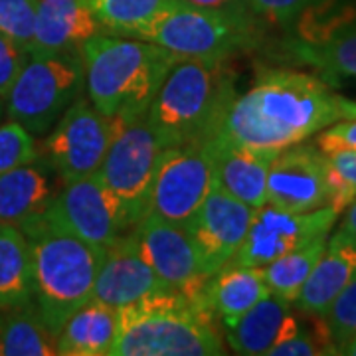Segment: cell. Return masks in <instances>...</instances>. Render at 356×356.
<instances>
[{
	"label": "cell",
	"instance_id": "obj_26",
	"mask_svg": "<svg viewBox=\"0 0 356 356\" xmlns=\"http://www.w3.org/2000/svg\"><path fill=\"white\" fill-rule=\"evenodd\" d=\"M56 355V337L40 318L36 303L0 309V356Z\"/></svg>",
	"mask_w": 356,
	"mask_h": 356
},
{
	"label": "cell",
	"instance_id": "obj_37",
	"mask_svg": "<svg viewBox=\"0 0 356 356\" xmlns=\"http://www.w3.org/2000/svg\"><path fill=\"white\" fill-rule=\"evenodd\" d=\"M339 228L344 229L346 234H350L353 238H356V198L346 206L343 222H341V226H339Z\"/></svg>",
	"mask_w": 356,
	"mask_h": 356
},
{
	"label": "cell",
	"instance_id": "obj_4",
	"mask_svg": "<svg viewBox=\"0 0 356 356\" xmlns=\"http://www.w3.org/2000/svg\"><path fill=\"white\" fill-rule=\"evenodd\" d=\"M226 353L206 299L163 289L119 309L109 356H220Z\"/></svg>",
	"mask_w": 356,
	"mask_h": 356
},
{
	"label": "cell",
	"instance_id": "obj_17",
	"mask_svg": "<svg viewBox=\"0 0 356 356\" xmlns=\"http://www.w3.org/2000/svg\"><path fill=\"white\" fill-rule=\"evenodd\" d=\"M212 154L214 182L252 208L267 202V172L280 151L259 149L214 135L206 140Z\"/></svg>",
	"mask_w": 356,
	"mask_h": 356
},
{
	"label": "cell",
	"instance_id": "obj_39",
	"mask_svg": "<svg viewBox=\"0 0 356 356\" xmlns=\"http://www.w3.org/2000/svg\"><path fill=\"white\" fill-rule=\"evenodd\" d=\"M2 115H4V102L0 99V121H2Z\"/></svg>",
	"mask_w": 356,
	"mask_h": 356
},
{
	"label": "cell",
	"instance_id": "obj_34",
	"mask_svg": "<svg viewBox=\"0 0 356 356\" xmlns=\"http://www.w3.org/2000/svg\"><path fill=\"white\" fill-rule=\"evenodd\" d=\"M311 0H248L252 13L269 24H289Z\"/></svg>",
	"mask_w": 356,
	"mask_h": 356
},
{
	"label": "cell",
	"instance_id": "obj_35",
	"mask_svg": "<svg viewBox=\"0 0 356 356\" xmlns=\"http://www.w3.org/2000/svg\"><path fill=\"white\" fill-rule=\"evenodd\" d=\"M317 147L321 151L337 149V147L356 151V117L337 121L331 127L323 129L317 139Z\"/></svg>",
	"mask_w": 356,
	"mask_h": 356
},
{
	"label": "cell",
	"instance_id": "obj_23",
	"mask_svg": "<svg viewBox=\"0 0 356 356\" xmlns=\"http://www.w3.org/2000/svg\"><path fill=\"white\" fill-rule=\"evenodd\" d=\"M119 334V309L91 299L56 334V355L109 356Z\"/></svg>",
	"mask_w": 356,
	"mask_h": 356
},
{
	"label": "cell",
	"instance_id": "obj_6",
	"mask_svg": "<svg viewBox=\"0 0 356 356\" xmlns=\"http://www.w3.org/2000/svg\"><path fill=\"white\" fill-rule=\"evenodd\" d=\"M175 54L178 60L228 62L261 38V20L250 8L210 10L168 0L135 36Z\"/></svg>",
	"mask_w": 356,
	"mask_h": 356
},
{
	"label": "cell",
	"instance_id": "obj_29",
	"mask_svg": "<svg viewBox=\"0 0 356 356\" xmlns=\"http://www.w3.org/2000/svg\"><path fill=\"white\" fill-rule=\"evenodd\" d=\"M329 166V178H331L332 210L341 216L346 206L356 198V151L353 149H327L323 151Z\"/></svg>",
	"mask_w": 356,
	"mask_h": 356
},
{
	"label": "cell",
	"instance_id": "obj_20",
	"mask_svg": "<svg viewBox=\"0 0 356 356\" xmlns=\"http://www.w3.org/2000/svg\"><path fill=\"white\" fill-rule=\"evenodd\" d=\"M58 178L46 156L14 166L0 175V224L20 226L44 212L58 194Z\"/></svg>",
	"mask_w": 356,
	"mask_h": 356
},
{
	"label": "cell",
	"instance_id": "obj_24",
	"mask_svg": "<svg viewBox=\"0 0 356 356\" xmlns=\"http://www.w3.org/2000/svg\"><path fill=\"white\" fill-rule=\"evenodd\" d=\"M269 295L264 267L229 261L214 273L204 289V299L222 323L242 317L255 303Z\"/></svg>",
	"mask_w": 356,
	"mask_h": 356
},
{
	"label": "cell",
	"instance_id": "obj_38",
	"mask_svg": "<svg viewBox=\"0 0 356 356\" xmlns=\"http://www.w3.org/2000/svg\"><path fill=\"white\" fill-rule=\"evenodd\" d=\"M341 355H348V356H356V337H353L348 343L344 344V348L341 350Z\"/></svg>",
	"mask_w": 356,
	"mask_h": 356
},
{
	"label": "cell",
	"instance_id": "obj_21",
	"mask_svg": "<svg viewBox=\"0 0 356 356\" xmlns=\"http://www.w3.org/2000/svg\"><path fill=\"white\" fill-rule=\"evenodd\" d=\"M102 26L83 0H36V24L30 56L79 51Z\"/></svg>",
	"mask_w": 356,
	"mask_h": 356
},
{
	"label": "cell",
	"instance_id": "obj_11",
	"mask_svg": "<svg viewBox=\"0 0 356 356\" xmlns=\"http://www.w3.org/2000/svg\"><path fill=\"white\" fill-rule=\"evenodd\" d=\"M337 220L339 214L331 206H323L311 212H287L266 202L254 210L250 229L232 261L266 267L273 259L317 236H329Z\"/></svg>",
	"mask_w": 356,
	"mask_h": 356
},
{
	"label": "cell",
	"instance_id": "obj_1",
	"mask_svg": "<svg viewBox=\"0 0 356 356\" xmlns=\"http://www.w3.org/2000/svg\"><path fill=\"white\" fill-rule=\"evenodd\" d=\"M350 117H356V102L339 95L323 77L271 67L234 97L216 135L281 151Z\"/></svg>",
	"mask_w": 356,
	"mask_h": 356
},
{
	"label": "cell",
	"instance_id": "obj_13",
	"mask_svg": "<svg viewBox=\"0 0 356 356\" xmlns=\"http://www.w3.org/2000/svg\"><path fill=\"white\" fill-rule=\"evenodd\" d=\"M332 198L329 166L317 143H295L275 154L267 172V202L287 212H311Z\"/></svg>",
	"mask_w": 356,
	"mask_h": 356
},
{
	"label": "cell",
	"instance_id": "obj_19",
	"mask_svg": "<svg viewBox=\"0 0 356 356\" xmlns=\"http://www.w3.org/2000/svg\"><path fill=\"white\" fill-rule=\"evenodd\" d=\"M356 277V238L344 229L329 234L325 252L318 257L305 285L295 297L293 305L303 315L323 317L334 297Z\"/></svg>",
	"mask_w": 356,
	"mask_h": 356
},
{
	"label": "cell",
	"instance_id": "obj_14",
	"mask_svg": "<svg viewBox=\"0 0 356 356\" xmlns=\"http://www.w3.org/2000/svg\"><path fill=\"white\" fill-rule=\"evenodd\" d=\"M254 210L212 182L200 208L184 224L210 277L234 259L250 229Z\"/></svg>",
	"mask_w": 356,
	"mask_h": 356
},
{
	"label": "cell",
	"instance_id": "obj_8",
	"mask_svg": "<svg viewBox=\"0 0 356 356\" xmlns=\"http://www.w3.org/2000/svg\"><path fill=\"white\" fill-rule=\"evenodd\" d=\"M113 139L97 170V177L119 202L129 229L147 214L154 168L163 145L159 143L147 119L117 123Z\"/></svg>",
	"mask_w": 356,
	"mask_h": 356
},
{
	"label": "cell",
	"instance_id": "obj_30",
	"mask_svg": "<svg viewBox=\"0 0 356 356\" xmlns=\"http://www.w3.org/2000/svg\"><path fill=\"white\" fill-rule=\"evenodd\" d=\"M321 321L337 348V355H341L344 344L356 337V277L334 297Z\"/></svg>",
	"mask_w": 356,
	"mask_h": 356
},
{
	"label": "cell",
	"instance_id": "obj_33",
	"mask_svg": "<svg viewBox=\"0 0 356 356\" xmlns=\"http://www.w3.org/2000/svg\"><path fill=\"white\" fill-rule=\"evenodd\" d=\"M30 60V51L0 34V99L4 102L18 74Z\"/></svg>",
	"mask_w": 356,
	"mask_h": 356
},
{
	"label": "cell",
	"instance_id": "obj_7",
	"mask_svg": "<svg viewBox=\"0 0 356 356\" xmlns=\"http://www.w3.org/2000/svg\"><path fill=\"white\" fill-rule=\"evenodd\" d=\"M86 88L79 51L30 56L4 99V115L30 135H46Z\"/></svg>",
	"mask_w": 356,
	"mask_h": 356
},
{
	"label": "cell",
	"instance_id": "obj_5",
	"mask_svg": "<svg viewBox=\"0 0 356 356\" xmlns=\"http://www.w3.org/2000/svg\"><path fill=\"white\" fill-rule=\"evenodd\" d=\"M236 95V76L228 62L178 60L145 119L163 149L204 143L220 131Z\"/></svg>",
	"mask_w": 356,
	"mask_h": 356
},
{
	"label": "cell",
	"instance_id": "obj_16",
	"mask_svg": "<svg viewBox=\"0 0 356 356\" xmlns=\"http://www.w3.org/2000/svg\"><path fill=\"white\" fill-rule=\"evenodd\" d=\"M163 289V281L140 255L135 234L129 229L103 250L91 299L121 309Z\"/></svg>",
	"mask_w": 356,
	"mask_h": 356
},
{
	"label": "cell",
	"instance_id": "obj_25",
	"mask_svg": "<svg viewBox=\"0 0 356 356\" xmlns=\"http://www.w3.org/2000/svg\"><path fill=\"white\" fill-rule=\"evenodd\" d=\"M32 303L34 277L28 242L18 226L0 224V309Z\"/></svg>",
	"mask_w": 356,
	"mask_h": 356
},
{
	"label": "cell",
	"instance_id": "obj_2",
	"mask_svg": "<svg viewBox=\"0 0 356 356\" xmlns=\"http://www.w3.org/2000/svg\"><path fill=\"white\" fill-rule=\"evenodd\" d=\"M18 228L32 259L34 303L46 329L56 337L65 321L91 301L103 250L76 236L50 206Z\"/></svg>",
	"mask_w": 356,
	"mask_h": 356
},
{
	"label": "cell",
	"instance_id": "obj_22",
	"mask_svg": "<svg viewBox=\"0 0 356 356\" xmlns=\"http://www.w3.org/2000/svg\"><path fill=\"white\" fill-rule=\"evenodd\" d=\"M283 50L293 62L313 67L325 81L356 77V22L337 26L325 34L285 40Z\"/></svg>",
	"mask_w": 356,
	"mask_h": 356
},
{
	"label": "cell",
	"instance_id": "obj_9",
	"mask_svg": "<svg viewBox=\"0 0 356 356\" xmlns=\"http://www.w3.org/2000/svg\"><path fill=\"white\" fill-rule=\"evenodd\" d=\"M214 182L208 143L165 147L154 168L147 214L184 226L204 202Z\"/></svg>",
	"mask_w": 356,
	"mask_h": 356
},
{
	"label": "cell",
	"instance_id": "obj_12",
	"mask_svg": "<svg viewBox=\"0 0 356 356\" xmlns=\"http://www.w3.org/2000/svg\"><path fill=\"white\" fill-rule=\"evenodd\" d=\"M131 229L140 255L166 289L202 297L210 275L204 271L198 248L184 226L145 214Z\"/></svg>",
	"mask_w": 356,
	"mask_h": 356
},
{
	"label": "cell",
	"instance_id": "obj_15",
	"mask_svg": "<svg viewBox=\"0 0 356 356\" xmlns=\"http://www.w3.org/2000/svg\"><path fill=\"white\" fill-rule=\"evenodd\" d=\"M50 210L81 240L105 250L121 234L129 232L123 210L115 196L95 175L62 184Z\"/></svg>",
	"mask_w": 356,
	"mask_h": 356
},
{
	"label": "cell",
	"instance_id": "obj_36",
	"mask_svg": "<svg viewBox=\"0 0 356 356\" xmlns=\"http://www.w3.org/2000/svg\"><path fill=\"white\" fill-rule=\"evenodd\" d=\"M178 2L188 4V6H196V8H210V10H242V8H250L248 0H178Z\"/></svg>",
	"mask_w": 356,
	"mask_h": 356
},
{
	"label": "cell",
	"instance_id": "obj_27",
	"mask_svg": "<svg viewBox=\"0 0 356 356\" xmlns=\"http://www.w3.org/2000/svg\"><path fill=\"white\" fill-rule=\"evenodd\" d=\"M329 236H317L303 245L283 254L277 259L264 267L269 293L283 297L287 301H295L301 287L305 285L307 277L311 275L313 267L317 266L318 257L325 252Z\"/></svg>",
	"mask_w": 356,
	"mask_h": 356
},
{
	"label": "cell",
	"instance_id": "obj_10",
	"mask_svg": "<svg viewBox=\"0 0 356 356\" xmlns=\"http://www.w3.org/2000/svg\"><path fill=\"white\" fill-rule=\"evenodd\" d=\"M113 119L102 115L88 97H77L50 129L44 151L62 184L99 170L113 139Z\"/></svg>",
	"mask_w": 356,
	"mask_h": 356
},
{
	"label": "cell",
	"instance_id": "obj_32",
	"mask_svg": "<svg viewBox=\"0 0 356 356\" xmlns=\"http://www.w3.org/2000/svg\"><path fill=\"white\" fill-rule=\"evenodd\" d=\"M38 154L40 149L34 135H30L24 127H20L14 121H0V175L14 166L34 161Z\"/></svg>",
	"mask_w": 356,
	"mask_h": 356
},
{
	"label": "cell",
	"instance_id": "obj_31",
	"mask_svg": "<svg viewBox=\"0 0 356 356\" xmlns=\"http://www.w3.org/2000/svg\"><path fill=\"white\" fill-rule=\"evenodd\" d=\"M36 24V0H0V34L32 50Z\"/></svg>",
	"mask_w": 356,
	"mask_h": 356
},
{
	"label": "cell",
	"instance_id": "obj_18",
	"mask_svg": "<svg viewBox=\"0 0 356 356\" xmlns=\"http://www.w3.org/2000/svg\"><path fill=\"white\" fill-rule=\"evenodd\" d=\"M291 305V301L269 293L242 317L222 323L229 348L243 356L269 355L273 346L293 337L299 329Z\"/></svg>",
	"mask_w": 356,
	"mask_h": 356
},
{
	"label": "cell",
	"instance_id": "obj_3",
	"mask_svg": "<svg viewBox=\"0 0 356 356\" xmlns=\"http://www.w3.org/2000/svg\"><path fill=\"white\" fill-rule=\"evenodd\" d=\"M86 93L117 123L143 119L178 58L153 42L95 34L81 46Z\"/></svg>",
	"mask_w": 356,
	"mask_h": 356
},
{
	"label": "cell",
	"instance_id": "obj_28",
	"mask_svg": "<svg viewBox=\"0 0 356 356\" xmlns=\"http://www.w3.org/2000/svg\"><path fill=\"white\" fill-rule=\"evenodd\" d=\"M105 32L135 38L168 0H83Z\"/></svg>",
	"mask_w": 356,
	"mask_h": 356
}]
</instances>
